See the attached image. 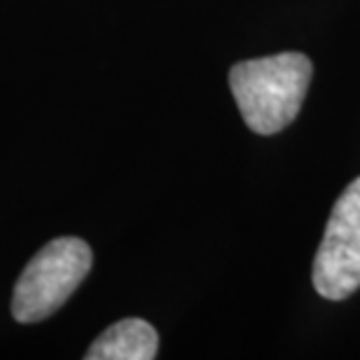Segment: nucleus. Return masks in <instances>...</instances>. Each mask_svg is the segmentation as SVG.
Returning a JSON list of instances; mask_svg holds the SVG:
<instances>
[{
	"label": "nucleus",
	"mask_w": 360,
	"mask_h": 360,
	"mask_svg": "<svg viewBox=\"0 0 360 360\" xmlns=\"http://www.w3.org/2000/svg\"><path fill=\"white\" fill-rule=\"evenodd\" d=\"M314 66L300 52L248 59L229 70V89L250 131L271 136L300 115Z\"/></svg>",
	"instance_id": "1"
},
{
	"label": "nucleus",
	"mask_w": 360,
	"mask_h": 360,
	"mask_svg": "<svg viewBox=\"0 0 360 360\" xmlns=\"http://www.w3.org/2000/svg\"><path fill=\"white\" fill-rule=\"evenodd\" d=\"M314 288L335 302L360 288V178L349 183L330 213L314 260Z\"/></svg>",
	"instance_id": "3"
},
{
	"label": "nucleus",
	"mask_w": 360,
	"mask_h": 360,
	"mask_svg": "<svg viewBox=\"0 0 360 360\" xmlns=\"http://www.w3.org/2000/svg\"><path fill=\"white\" fill-rule=\"evenodd\" d=\"M94 262L91 248L77 236L49 241L21 271L12 295V316L19 323H38L77 290Z\"/></svg>",
	"instance_id": "2"
},
{
	"label": "nucleus",
	"mask_w": 360,
	"mask_h": 360,
	"mask_svg": "<svg viewBox=\"0 0 360 360\" xmlns=\"http://www.w3.org/2000/svg\"><path fill=\"white\" fill-rule=\"evenodd\" d=\"M160 349L157 330L143 319H124L110 326L84 354L87 360H153Z\"/></svg>",
	"instance_id": "4"
}]
</instances>
